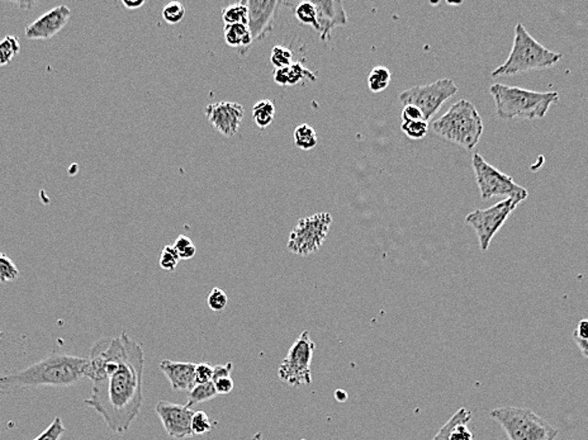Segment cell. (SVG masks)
Instances as JSON below:
<instances>
[{"label":"cell","mask_w":588,"mask_h":440,"mask_svg":"<svg viewBox=\"0 0 588 440\" xmlns=\"http://www.w3.org/2000/svg\"><path fill=\"white\" fill-rule=\"evenodd\" d=\"M143 366L141 345L127 332L101 339L91 348L86 378L93 381V391L85 405L114 433H126L141 411Z\"/></svg>","instance_id":"obj_1"},{"label":"cell","mask_w":588,"mask_h":440,"mask_svg":"<svg viewBox=\"0 0 588 440\" xmlns=\"http://www.w3.org/2000/svg\"><path fill=\"white\" fill-rule=\"evenodd\" d=\"M88 358L51 353L13 373H0V394H16L41 387H70L86 378Z\"/></svg>","instance_id":"obj_2"},{"label":"cell","mask_w":588,"mask_h":440,"mask_svg":"<svg viewBox=\"0 0 588 440\" xmlns=\"http://www.w3.org/2000/svg\"><path fill=\"white\" fill-rule=\"evenodd\" d=\"M496 113L501 120H542L552 104L559 101L557 92H534L519 86L493 84L490 88Z\"/></svg>","instance_id":"obj_3"},{"label":"cell","mask_w":588,"mask_h":440,"mask_svg":"<svg viewBox=\"0 0 588 440\" xmlns=\"http://www.w3.org/2000/svg\"><path fill=\"white\" fill-rule=\"evenodd\" d=\"M562 58V53L544 47L527 32L524 24H517L509 58L497 69L493 70L491 76H510L532 70L547 69L559 63Z\"/></svg>","instance_id":"obj_4"},{"label":"cell","mask_w":588,"mask_h":440,"mask_svg":"<svg viewBox=\"0 0 588 440\" xmlns=\"http://www.w3.org/2000/svg\"><path fill=\"white\" fill-rule=\"evenodd\" d=\"M432 132L440 138L457 143L464 149L473 150L483 135V120L475 104L462 99L452 104L447 113L431 123Z\"/></svg>","instance_id":"obj_5"},{"label":"cell","mask_w":588,"mask_h":440,"mask_svg":"<svg viewBox=\"0 0 588 440\" xmlns=\"http://www.w3.org/2000/svg\"><path fill=\"white\" fill-rule=\"evenodd\" d=\"M490 416L504 429L509 440H555L559 434L545 419L526 407H498Z\"/></svg>","instance_id":"obj_6"},{"label":"cell","mask_w":588,"mask_h":440,"mask_svg":"<svg viewBox=\"0 0 588 440\" xmlns=\"http://www.w3.org/2000/svg\"><path fill=\"white\" fill-rule=\"evenodd\" d=\"M315 350L316 344L312 340L310 332H300L278 369L279 379L293 387L311 384V363Z\"/></svg>","instance_id":"obj_7"},{"label":"cell","mask_w":588,"mask_h":440,"mask_svg":"<svg viewBox=\"0 0 588 440\" xmlns=\"http://www.w3.org/2000/svg\"><path fill=\"white\" fill-rule=\"evenodd\" d=\"M472 165L482 200H490L496 195H506L507 198H514L521 203L527 198L529 192L524 187L516 183L507 174L488 164L481 155L477 153L473 155Z\"/></svg>","instance_id":"obj_8"},{"label":"cell","mask_w":588,"mask_h":440,"mask_svg":"<svg viewBox=\"0 0 588 440\" xmlns=\"http://www.w3.org/2000/svg\"><path fill=\"white\" fill-rule=\"evenodd\" d=\"M331 223L333 218L328 212L300 218L289 235V252L300 257H308L318 252L325 244Z\"/></svg>","instance_id":"obj_9"},{"label":"cell","mask_w":588,"mask_h":440,"mask_svg":"<svg viewBox=\"0 0 588 440\" xmlns=\"http://www.w3.org/2000/svg\"><path fill=\"white\" fill-rule=\"evenodd\" d=\"M459 88L452 79H440L426 86L410 88L400 94V101L405 106H415L421 111L424 120H431L441 106L458 93Z\"/></svg>","instance_id":"obj_10"},{"label":"cell","mask_w":588,"mask_h":440,"mask_svg":"<svg viewBox=\"0 0 588 440\" xmlns=\"http://www.w3.org/2000/svg\"><path fill=\"white\" fill-rule=\"evenodd\" d=\"M519 205V200L506 198L486 210L470 212L465 218V222L475 229V234L478 236L482 252L488 250L495 235L504 226L506 220Z\"/></svg>","instance_id":"obj_11"},{"label":"cell","mask_w":588,"mask_h":440,"mask_svg":"<svg viewBox=\"0 0 588 440\" xmlns=\"http://www.w3.org/2000/svg\"><path fill=\"white\" fill-rule=\"evenodd\" d=\"M155 412L164 426L166 434L173 439H186L193 436L191 423L194 411L187 405L158 401Z\"/></svg>","instance_id":"obj_12"},{"label":"cell","mask_w":588,"mask_h":440,"mask_svg":"<svg viewBox=\"0 0 588 440\" xmlns=\"http://www.w3.org/2000/svg\"><path fill=\"white\" fill-rule=\"evenodd\" d=\"M248 6V29L253 44L264 40L273 31L278 9L282 1L277 0H246Z\"/></svg>","instance_id":"obj_13"},{"label":"cell","mask_w":588,"mask_h":440,"mask_svg":"<svg viewBox=\"0 0 588 440\" xmlns=\"http://www.w3.org/2000/svg\"><path fill=\"white\" fill-rule=\"evenodd\" d=\"M204 113L216 131L226 138H233L241 127L245 109L236 102H218L207 106Z\"/></svg>","instance_id":"obj_14"},{"label":"cell","mask_w":588,"mask_h":440,"mask_svg":"<svg viewBox=\"0 0 588 440\" xmlns=\"http://www.w3.org/2000/svg\"><path fill=\"white\" fill-rule=\"evenodd\" d=\"M71 9L68 6H57L26 27V37L29 40H49L57 35L68 24Z\"/></svg>","instance_id":"obj_15"},{"label":"cell","mask_w":588,"mask_h":440,"mask_svg":"<svg viewBox=\"0 0 588 440\" xmlns=\"http://www.w3.org/2000/svg\"><path fill=\"white\" fill-rule=\"evenodd\" d=\"M317 9V26L321 41H328L335 27L348 24L344 4L341 0L313 1Z\"/></svg>","instance_id":"obj_16"},{"label":"cell","mask_w":588,"mask_h":440,"mask_svg":"<svg viewBox=\"0 0 588 440\" xmlns=\"http://www.w3.org/2000/svg\"><path fill=\"white\" fill-rule=\"evenodd\" d=\"M194 368L191 362H174L165 359L160 363V369L169 379L174 391H191L194 387Z\"/></svg>","instance_id":"obj_17"},{"label":"cell","mask_w":588,"mask_h":440,"mask_svg":"<svg viewBox=\"0 0 588 440\" xmlns=\"http://www.w3.org/2000/svg\"><path fill=\"white\" fill-rule=\"evenodd\" d=\"M472 420V412L460 407L447 423L441 426L432 440H475V435L468 428Z\"/></svg>","instance_id":"obj_18"},{"label":"cell","mask_w":588,"mask_h":440,"mask_svg":"<svg viewBox=\"0 0 588 440\" xmlns=\"http://www.w3.org/2000/svg\"><path fill=\"white\" fill-rule=\"evenodd\" d=\"M316 81V75L300 63H293L285 69H275L274 81L279 86H297L300 81Z\"/></svg>","instance_id":"obj_19"},{"label":"cell","mask_w":588,"mask_h":440,"mask_svg":"<svg viewBox=\"0 0 588 440\" xmlns=\"http://www.w3.org/2000/svg\"><path fill=\"white\" fill-rule=\"evenodd\" d=\"M223 36L227 45L238 51H248L253 45L249 29L243 24H225Z\"/></svg>","instance_id":"obj_20"},{"label":"cell","mask_w":588,"mask_h":440,"mask_svg":"<svg viewBox=\"0 0 588 440\" xmlns=\"http://www.w3.org/2000/svg\"><path fill=\"white\" fill-rule=\"evenodd\" d=\"M222 19L225 24H243L248 26L249 13L246 0L232 3L222 9Z\"/></svg>","instance_id":"obj_21"},{"label":"cell","mask_w":588,"mask_h":440,"mask_svg":"<svg viewBox=\"0 0 588 440\" xmlns=\"http://www.w3.org/2000/svg\"><path fill=\"white\" fill-rule=\"evenodd\" d=\"M275 117V106L270 99H263L253 107V118L259 128H266L272 125Z\"/></svg>","instance_id":"obj_22"},{"label":"cell","mask_w":588,"mask_h":440,"mask_svg":"<svg viewBox=\"0 0 588 440\" xmlns=\"http://www.w3.org/2000/svg\"><path fill=\"white\" fill-rule=\"evenodd\" d=\"M294 143L295 146L300 150L315 149L317 145V133L313 127L307 125V123H302L300 126L294 130Z\"/></svg>","instance_id":"obj_23"},{"label":"cell","mask_w":588,"mask_h":440,"mask_svg":"<svg viewBox=\"0 0 588 440\" xmlns=\"http://www.w3.org/2000/svg\"><path fill=\"white\" fill-rule=\"evenodd\" d=\"M218 394L216 392L215 386L212 381L211 382L202 383V384H194L189 394H188V407L201 404V402H206V401L212 400L217 397Z\"/></svg>","instance_id":"obj_24"},{"label":"cell","mask_w":588,"mask_h":440,"mask_svg":"<svg viewBox=\"0 0 588 440\" xmlns=\"http://www.w3.org/2000/svg\"><path fill=\"white\" fill-rule=\"evenodd\" d=\"M392 74L385 66H375L368 76V86L370 92L380 93L390 86Z\"/></svg>","instance_id":"obj_25"},{"label":"cell","mask_w":588,"mask_h":440,"mask_svg":"<svg viewBox=\"0 0 588 440\" xmlns=\"http://www.w3.org/2000/svg\"><path fill=\"white\" fill-rule=\"evenodd\" d=\"M294 16L302 24L312 26L318 31L317 26V9L313 1H300L293 8Z\"/></svg>","instance_id":"obj_26"},{"label":"cell","mask_w":588,"mask_h":440,"mask_svg":"<svg viewBox=\"0 0 588 440\" xmlns=\"http://www.w3.org/2000/svg\"><path fill=\"white\" fill-rule=\"evenodd\" d=\"M21 51V44L16 36H6L0 40V68L11 63Z\"/></svg>","instance_id":"obj_27"},{"label":"cell","mask_w":588,"mask_h":440,"mask_svg":"<svg viewBox=\"0 0 588 440\" xmlns=\"http://www.w3.org/2000/svg\"><path fill=\"white\" fill-rule=\"evenodd\" d=\"M19 270L17 265L4 252H0V283H8L17 280Z\"/></svg>","instance_id":"obj_28"},{"label":"cell","mask_w":588,"mask_h":440,"mask_svg":"<svg viewBox=\"0 0 588 440\" xmlns=\"http://www.w3.org/2000/svg\"><path fill=\"white\" fill-rule=\"evenodd\" d=\"M270 63L275 69H285L293 63V52L283 46H274L270 55Z\"/></svg>","instance_id":"obj_29"},{"label":"cell","mask_w":588,"mask_h":440,"mask_svg":"<svg viewBox=\"0 0 588 440\" xmlns=\"http://www.w3.org/2000/svg\"><path fill=\"white\" fill-rule=\"evenodd\" d=\"M401 130L407 138H412V140H421L429 132V123L426 121L402 122Z\"/></svg>","instance_id":"obj_30"},{"label":"cell","mask_w":588,"mask_h":440,"mask_svg":"<svg viewBox=\"0 0 588 440\" xmlns=\"http://www.w3.org/2000/svg\"><path fill=\"white\" fill-rule=\"evenodd\" d=\"M184 17H186V6L179 1H170L163 8V18L166 24H181Z\"/></svg>","instance_id":"obj_31"},{"label":"cell","mask_w":588,"mask_h":440,"mask_svg":"<svg viewBox=\"0 0 588 440\" xmlns=\"http://www.w3.org/2000/svg\"><path fill=\"white\" fill-rule=\"evenodd\" d=\"M213 428L215 426L211 423L210 417L206 412L196 411L193 414L192 423H191L193 435L207 434L212 431Z\"/></svg>","instance_id":"obj_32"},{"label":"cell","mask_w":588,"mask_h":440,"mask_svg":"<svg viewBox=\"0 0 588 440\" xmlns=\"http://www.w3.org/2000/svg\"><path fill=\"white\" fill-rule=\"evenodd\" d=\"M173 247L176 249L181 260H189V259L196 257V252H197V249H196V245L193 244V241L184 235H181L176 239Z\"/></svg>","instance_id":"obj_33"},{"label":"cell","mask_w":588,"mask_h":440,"mask_svg":"<svg viewBox=\"0 0 588 440\" xmlns=\"http://www.w3.org/2000/svg\"><path fill=\"white\" fill-rule=\"evenodd\" d=\"M179 262L181 259L173 245H165L160 255V268L166 272H174Z\"/></svg>","instance_id":"obj_34"},{"label":"cell","mask_w":588,"mask_h":440,"mask_svg":"<svg viewBox=\"0 0 588 440\" xmlns=\"http://www.w3.org/2000/svg\"><path fill=\"white\" fill-rule=\"evenodd\" d=\"M573 339L577 344L578 349L581 350L583 357H588V320L582 319L578 322L576 330L573 332Z\"/></svg>","instance_id":"obj_35"},{"label":"cell","mask_w":588,"mask_h":440,"mask_svg":"<svg viewBox=\"0 0 588 440\" xmlns=\"http://www.w3.org/2000/svg\"><path fill=\"white\" fill-rule=\"evenodd\" d=\"M65 426H64L63 420L61 417L56 416L54 419L49 428L46 429L44 433H41L36 439L34 440H61L63 435L65 434Z\"/></svg>","instance_id":"obj_36"},{"label":"cell","mask_w":588,"mask_h":440,"mask_svg":"<svg viewBox=\"0 0 588 440\" xmlns=\"http://www.w3.org/2000/svg\"><path fill=\"white\" fill-rule=\"evenodd\" d=\"M207 303H208V307L215 312L223 311L226 309L227 303H228L226 292L222 291L220 288H213L208 295Z\"/></svg>","instance_id":"obj_37"},{"label":"cell","mask_w":588,"mask_h":440,"mask_svg":"<svg viewBox=\"0 0 588 440\" xmlns=\"http://www.w3.org/2000/svg\"><path fill=\"white\" fill-rule=\"evenodd\" d=\"M213 376V366L210 363H199L194 368V382L196 384L211 382Z\"/></svg>","instance_id":"obj_38"},{"label":"cell","mask_w":588,"mask_h":440,"mask_svg":"<svg viewBox=\"0 0 588 440\" xmlns=\"http://www.w3.org/2000/svg\"><path fill=\"white\" fill-rule=\"evenodd\" d=\"M217 394H228L233 389V381L231 377L217 378L212 381Z\"/></svg>","instance_id":"obj_39"},{"label":"cell","mask_w":588,"mask_h":440,"mask_svg":"<svg viewBox=\"0 0 588 440\" xmlns=\"http://www.w3.org/2000/svg\"><path fill=\"white\" fill-rule=\"evenodd\" d=\"M402 121L403 122H413V121H425L424 116L419 108L415 106H405L402 111Z\"/></svg>","instance_id":"obj_40"},{"label":"cell","mask_w":588,"mask_h":440,"mask_svg":"<svg viewBox=\"0 0 588 440\" xmlns=\"http://www.w3.org/2000/svg\"><path fill=\"white\" fill-rule=\"evenodd\" d=\"M232 368L233 364L231 362H228L227 364H218V366L213 367V376H212V381H215L217 378L231 377Z\"/></svg>","instance_id":"obj_41"},{"label":"cell","mask_w":588,"mask_h":440,"mask_svg":"<svg viewBox=\"0 0 588 440\" xmlns=\"http://www.w3.org/2000/svg\"><path fill=\"white\" fill-rule=\"evenodd\" d=\"M122 4L127 8V9H132V11H135V9H138V8H141L143 4H145V0H136V1H132V0H122Z\"/></svg>","instance_id":"obj_42"},{"label":"cell","mask_w":588,"mask_h":440,"mask_svg":"<svg viewBox=\"0 0 588 440\" xmlns=\"http://www.w3.org/2000/svg\"><path fill=\"white\" fill-rule=\"evenodd\" d=\"M335 399L340 401V402H344V401L348 400V394H346L345 391L338 389V391L335 392Z\"/></svg>","instance_id":"obj_43"},{"label":"cell","mask_w":588,"mask_h":440,"mask_svg":"<svg viewBox=\"0 0 588 440\" xmlns=\"http://www.w3.org/2000/svg\"><path fill=\"white\" fill-rule=\"evenodd\" d=\"M1 337H3V332H0V339H1Z\"/></svg>","instance_id":"obj_44"}]
</instances>
